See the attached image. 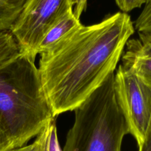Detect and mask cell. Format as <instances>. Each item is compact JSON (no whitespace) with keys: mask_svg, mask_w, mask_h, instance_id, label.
Masks as SVG:
<instances>
[{"mask_svg":"<svg viewBox=\"0 0 151 151\" xmlns=\"http://www.w3.org/2000/svg\"><path fill=\"white\" fill-rule=\"evenodd\" d=\"M36 138L39 142L38 151H62L58 137L55 118L47 124Z\"/></svg>","mask_w":151,"mask_h":151,"instance_id":"obj_11","label":"cell"},{"mask_svg":"<svg viewBox=\"0 0 151 151\" xmlns=\"http://www.w3.org/2000/svg\"><path fill=\"white\" fill-rule=\"evenodd\" d=\"M151 0H146V2H147V1H150Z\"/></svg>","mask_w":151,"mask_h":151,"instance_id":"obj_17","label":"cell"},{"mask_svg":"<svg viewBox=\"0 0 151 151\" xmlns=\"http://www.w3.org/2000/svg\"><path fill=\"white\" fill-rule=\"evenodd\" d=\"M139 151H151V125L145 139L139 146Z\"/></svg>","mask_w":151,"mask_h":151,"instance_id":"obj_16","label":"cell"},{"mask_svg":"<svg viewBox=\"0 0 151 151\" xmlns=\"http://www.w3.org/2000/svg\"><path fill=\"white\" fill-rule=\"evenodd\" d=\"M70 7L69 0H27L10 29L22 54L35 59L44 35Z\"/></svg>","mask_w":151,"mask_h":151,"instance_id":"obj_5","label":"cell"},{"mask_svg":"<svg viewBox=\"0 0 151 151\" xmlns=\"http://www.w3.org/2000/svg\"><path fill=\"white\" fill-rule=\"evenodd\" d=\"M54 118L35 59L22 54L0 69V126L13 149L24 146Z\"/></svg>","mask_w":151,"mask_h":151,"instance_id":"obj_2","label":"cell"},{"mask_svg":"<svg viewBox=\"0 0 151 151\" xmlns=\"http://www.w3.org/2000/svg\"><path fill=\"white\" fill-rule=\"evenodd\" d=\"M135 28L118 12L95 24H81L41 55L38 72L53 116L79 107L114 73Z\"/></svg>","mask_w":151,"mask_h":151,"instance_id":"obj_1","label":"cell"},{"mask_svg":"<svg viewBox=\"0 0 151 151\" xmlns=\"http://www.w3.org/2000/svg\"><path fill=\"white\" fill-rule=\"evenodd\" d=\"M81 24L80 19L74 14L73 7H69L44 35L37 50V55H41L50 50Z\"/></svg>","mask_w":151,"mask_h":151,"instance_id":"obj_7","label":"cell"},{"mask_svg":"<svg viewBox=\"0 0 151 151\" xmlns=\"http://www.w3.org/2000/svg\"><path fill=\"white\" fill-rule=\"evenodd\" d=\"M114 91L129 134L139 146L151 125V88L120 65L114 74Z\"/></svg>","mask_w":151,"mask_h":151,"instance_id":"obj_4","label":"cell"},{"mask_svg":"<svg viewBox=\"0 0 151 151\" xmlns=\"http://www.w3.org/2000/svg\"><path fill=\"white\" fill-rule=\"evenodd\" d=\"M73 7V13L77 19H80L81 15L86 9L88 0H69Z\"/></svg>","mask_w":151,"mask_h":151,"instance_id":"obj_13","label":"cell"},{"mask_svg":"<svg viewBox=\"0 0 151 151\" xmlns=\"http://www.w3.org/2000/svg\"><path fill=\"white\" fill-rule=\"evenodd\" d=\"M38 149H39V142H38V139L36 138L35 141L29 145L16 147V148L12 149L10 151H38Z\"/></svg>","mask_w":151,"mask_h":151,"instance_id":"obj_15","label":"cell"},{"mask_svg":"<svg viewBox=\"0 0 151 151\" xmlns=\"http://www.w3.org/2000/svg\"><path fill=\"white\" fill-rule=\"evenodd\" d=\"M121 58L122 66L151 88V53L145 50L139 38L128 40Z\"/></svg>","mask_w":151,"mask_h":151,"instance_id":"obj_6","label":"cell"},{"mask_svg":"<svg viewBox=\"0 0 151 151\" xmlns=\"http://www.w3.org/2000/svg\"><path fill=\"white\" fill-rule=\"evenodd\" d=\"M74 111L62 151H121L129 131L116 100L114 73Z\"/></svg>","mask_w":151,"mask_h":151,"instance_id":"obj_3","label":"cell"},{"mask_svg":"<svg viewBox=\"0 0 151 151\" xmlns=\"http://www.w3.org/2000/svg\"><path fill=\"white\" fill-rule=\"evenodd\" d=\"M27 0H0V32L10 30Z\"/></svg>","mask_w":151,"mask_h":151,"instance_id":"obj_8","label":"cell"},{"mask_svg":"<svg viewBox=\"0 0 151 151\" xmlns=\"http://www.w3.org/2000/svg\"><path fill=\"white\" fill-rule=\"evenodd\" d=\"M12 149L11 142L0 126V151H10Z\"/></svg>","mask_w":151,"mask_h":151,"instance_id":"obj_14","label":"cell"},{"mask_svg":"<svg viewBox=\"0 0 151 151\" xmlns=\"http://www.w3.org/2000/svg\"><path fill=\"white\" fill-rule=\"evenodd\" d=\"M116 5L123 13H128L145 4L146 0H114Z\"/></svg>","mask_w":151,"mask_h":151,"instance_id":"obj_12","label":"cell"},{"mask_svg":"<svg viewBox=\"0 0 151 151\" xmlns=\"http://www.w3.org/2000/svg\"><path fill=\"white\" fill-rule=\"evenodd\" d=\"M22 55L20 48L10 30L0 32V69Z\"/></svg>","mask_w":151,"mask_h":151,"instance_id":"obj_9","label":"cell"},{"mask_svg":"<svg viewBox=\"0 0 151 151\" xmlns=\"http://www.w3.org/2000/svg\"><path fill=\"white\" fill-rule=\"evenodd\" d=\"M142 11L135 22L134 28L145 50L151 53V1L145 2Z\"/></svg>","mask_w":151,"mask_h":151,"instance_id":"obj_10","label":"cell"}]
</instances>
